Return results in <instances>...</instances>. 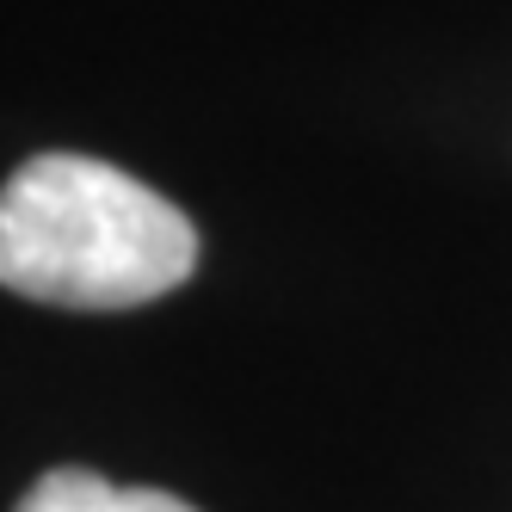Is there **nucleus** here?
<instances>
[{
    "label": "nucleus",
    "instance_id": "f257e3e1",
    "mask_svg": "<svg viewBox=\"0 0 512 512\" xmlns=\"http://www.w3.org/2000/svg\"><path fill=\"white\" fill-rule=\"evenodd\" d=\"M192 266V216L93 155H38L0 186V284L31 303L136 309Z\"/></svg>",
    "mask_w": 512,
    "mask_h": 512
},
{
    "label": "nucleus",
    "instance_id": "f03ea898",
    "mask_svg": "<svg viewBox=\"0 0 512 512\" xmlns=\"http://www.w3.org/2000/svg\"><path fill=\"white\" fill-rule=\"evenodd\" d=\"M19 512H198L161 488H112L93 469H50L38 488L19 500Z\"/></svg>",
    "mask_w": 512,
    "mask_h": 512
}]
</instances>
